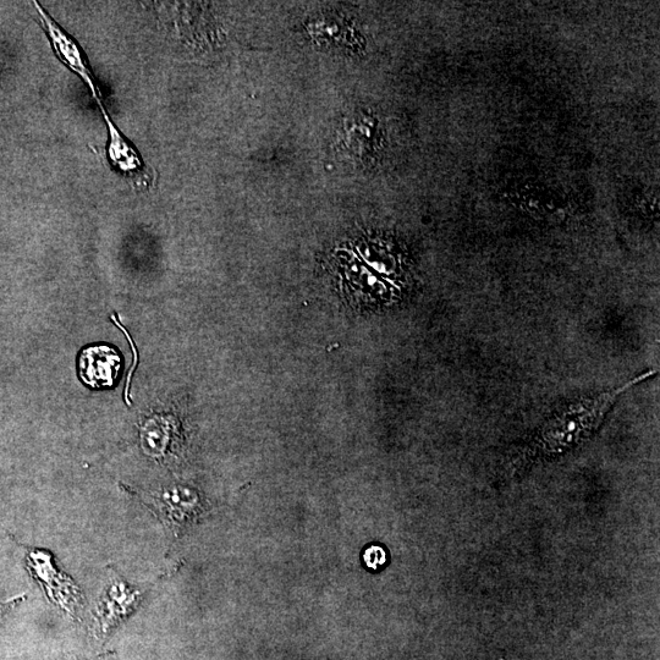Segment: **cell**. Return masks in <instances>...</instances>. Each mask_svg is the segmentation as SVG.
I'll return each mask as SVG.
<instances>
[{
    "label": "cell",
    "mask_w": 660,
    "mask_h": 660,
    "mask_svg": "<svg viewBox=\"0 0 660 660\" xmlns=\"http://www.w3.org/2000/svg\"><path fill=\"white\" fill-rule=\"evenodd\" d=\"M654 374L657 372L643 373L621 387L592 396V398L580 399L574 404L566 406L544 425L538 440L539 448L546 453H559V451L570 448L571 445L576 444L597 428L621 394L634 385L647 381Z\"/></svg>",
    "instance_id": "obj_1"
},
{
    "label": "cell",
    "mask_w": 660,
    "mask_h": 660,
    "mask_svg": "<svg viewBox=\"0 0 660 660\" xmlns=\"http://www.w3.org/2000/svg\"><path fill=\"white\" fill-rule=\"evenodd\" d=\"M26 565L33 579L42 585L47 597L55 605L70 615L79 614L84 607V596L75 582L54 565L51 554L32 549L27 553Z\"/></svg>",
    "instance_id": "obj_2"
},
{
    "label": "cell",
    "mask_w": 660,
    "mask_h": 660,
    "mask_svg": "<svg viewBox=\"0 0 660 660\" xmlns=\"http://www.w3.org/2000/svg\"><path fill=\"white\" fill-rule=\"evenodd\" d=\"M141 593L131 588L118 575L110 577V583L97 608V624L99 634H108L118 626L126 616L134 612L140 603Z\"/></svg>",
    "instance_id": "obj_3"
},
{
    "label": "cell",
    "mask_w": 660,
    "mask_h": 660,
    "mask_svg": "<svg viewBox=\"0 0 660 660\" xmlns=\"http://www.w3.org/2000/svg\"><path fill=\"white\" fill-rule=\"evenodd\" d=\"M80 376L93 388L113 387L121 368L119 352L108 345H97L81 352Z\"/></svg>",
    "instance_id": "obj_4"
},
{
    "label": "cell",
    "mask_w": 660,
    "mask_h": 660,
    "mask_svg": "<svg viewBox=\"0 0 660 660\" xmlns=\"http://www.w3.org/2000/svg\"><path fill=\"white\" fill-rule=\"evenodd\" d=\"M143 447L151 455H161L170 445V427L164 420H153L147 423L142 433Z\"/></svg>",
    "instance_id": "obj_5"
},
{
    "label": "cell",
    "mask_w": 660,
    "mask_h": 660,
    "mask_svg": "<svg viewBox=\"0 0 660 660\" xmlns=\"http://www.w3.org/2000/svg\"><path fill=\"white\" fill-rule=\"evenodd\" d=\"M365 561L370 568L376 569L384 564L385 554L382 548L372 547L365 553Z\"/></svg>",
    "instance_id": "obj_6"
},
{
    "label": "cell",
    "mask_w": 660,
    "mask_h": 660,
    "mask_svg": "<svg viewBox=\"0 0 660 660\" xmlns=\"http://www.w3.org/2000/svg\"><path fill=\"white\" fill-rule=\"evenodd\" d=\"M112 319L115 323L118 324L119 328L121 330H123V332L125 333L126 338H128V340L130 341L132 351H134V354H135L134 366L131 367V371H130L129 376H128V384H126L125 396H126V400H129V389H130L131 377H132V373H134V371H135V367H136V363H137V351H136V348H135V345H134V341H132V339L130 338V335L128 334V332H126V329L124 327L120 326V324L117 322V319H115L114 316L112 317Z\"/></svg>",
    "instance_id": "obj_7"
},
{
    "label": "cell",
    "mask_w": 660,
    "mask_h": 660,
    "mask_svg": "<svg viewBox=\"0 0 660 660\" xmlns=\"http://www.w3.org/2000/svg\"><path fill=\"white\" fill-rule=\"evenodd\" d=\"M20 599H22V597L11 598L7 602L0 601V616H3V614L9 612V610L13 608L14 605L20 601Z\"/></svg>",
    "instance_id": "obj_8"
}]
</instances>
